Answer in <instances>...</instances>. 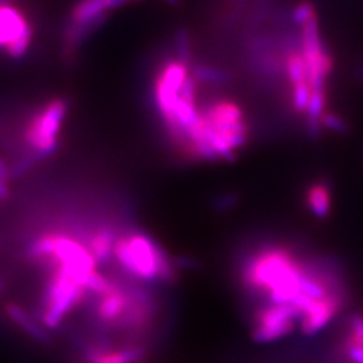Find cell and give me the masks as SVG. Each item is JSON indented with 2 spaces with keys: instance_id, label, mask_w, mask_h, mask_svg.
<instances>
[{
  "instance_id": "cell-1",
  "label": "cell",
  "mask_w": 363,
  "mask_h": 363,
  "mask_svg": "<svg viewBox=\"0 0 363 363\" xmlns=\"http://www.w3.org/2000/svg\"><path fill=\"white\" fill-rule=\"evenodd\" d=\"M308 267L284 247H267L247 261L244 284L264 295L269 304L295 306L304 296L301 283ZM307 296V295H306Z\"/></svg>"
},
{
  "instance_id": "cell-2",
  "label": "cell",
  "mask_w": 363,
  "mask_h": 363,
  "mask_svg": "<svg viewBox=\"0 0 363 363\" xmlns=\"http://www.w3.org/2000/svg\"><path fill=\"white\" fill-rule=\"evenodd\" d=\"M115 257L125 272L142 281L172 283L177 277L175 262L152 237L143 232H130L118 237Z\"/></svg>"
},
{
  "instance_id": "cell-3",
  "label": "cell",
  "mask_w": 363,
  "mask_h": 363,
  "mask_svg": "<svg viewBox=\"0 0 363 363\" xmlns=\"http://www.w3.org/2000/svg\"><path fill=\"white\" fill-rule=\"evenodd\" d=\"M28 256L31 259L52 262L54 268L62 269L84 288L97 265V261L88 247L74 237L62 233L39 237L28 247Z\"/></svg>"
},
{
  "instance_id": "cell-4",
  "label": "cell",
  "mask_w": 363,
  "mask_h": 363,
  "mask_svg": "<svg viewBox=\"0 0 363 363\" xmlns=\"http://www.w3.org/2000/svg\"><path fill=\"white\" fill-rule=\"evenodd\" d=\"M69 111L64 99H52L28 121L25 140L30 147V155L37 160L46 159L58 150L60 132Z\"/></svg>"
},
{
  "instance_id": "cell-5",
  "label": "cell",
  "mask_w": 363,
  "mask_h": 363,
  "mask_svg": "<svg viewBox=\"0 0 363 363\" xmlns=\"http://www.w3.org/2000/svg\"><path fill=\"white\" fill-rule=\"evenodd\" d=\"M85 288L78 284L67 273L54 268L42 298V323L54 330L64 322L66 315L73 311L85 295Z\"/></svg>"
},
{
  "instance_id": "cell-6",
  "label": "cell",
  "mask_w": 363,
  "mask_h": 363,
  "mask_svg": "<svg viewBox=\"0 0 363 363\" xmlns=\"http://www.w3.org/2000/svg\"><path fill=\"white\" fill-rule=\"evenodd\" d=\"M301 52L312 91H325L327 79L334 69V61L323 43L318 18L301 27Z\"/></svg>"
},
{
  "instance_id": "cell-7",
  "label": "cell",
  "mask_w": 363,
  "mask_h": 363,
  "mask_svg": "<svg viewBox=\"0 0 363 363\" xmlns=\"http://www.w3.org/2000/svg\"><path fill=\"white\" fill-rule=\"evenodd\" d=\"M301 312L292 304H267L255 313L252 337L257 343H271L289 335Z\"/></svg>"
},
{
  "instance_id": "cell-8",
  "label": "cell",
  "mask_w": 363,
  "mask_h": 363,
  "mask_svg": "<svg viewBox=\"0 0 363 363\" xmlns=\"http://www.w3.org/2000/svg\"><path fill=\"white\" fill-rule=\"evenodd\" d=\"M189 65L181 60H169L162 66L155 81V104L164 124L169 121L175 104L181 96L182 88L190 76Z\"/></svg>"
},
{
  "instance_id": "cell-9",
  "label": "cell",
  "mask_w": 363,
  "mask_h": 363,
  "mask_svg": "<svg viewBox=\"0 0 363 363\" xmlns=\"http://www.w3.org/2000/svg\"><path fill=\"white\" fill-rule=\"evenodd\" d=\"M342 295L334 294L320 300H313L311 306L303 312L300 330L306 335H313L322 331L337 315L342 307Z\"/></svg>"
},
{
  "instance_id": "cell-10",
  "label": "cell",
  "mask_w": 363,
  "mask_h": 363,
  "mask_svg": "<svg viewBox=\"0 0 363 363\" xmlns=\"http://www.w3.org/2000/svg\"><path fill=\"white\" fill-rule=\"evenodd\" d=\"M31 31L34 28L28 23L25 13L11 3H0V50L4 49L6 52L16 39Z\"/></svg>"
},
{
  "instance_id": "cell-11",
  "label": "cell",
  "mask_w": 363,
  "mask_h": 363,
  "mask_svg": "<svg viewBox=\"0 0 363 363\" xmlns=\"http://www.w3.org/2000/svg\"><path fill=\"white\" fill-rule=\"evenodd\" d=\"M130 304V294L117 286L112 292L100 296L96 313L103 323L118 325Z\"/></svg>"
},
{
  "instance_id": "cell-12",
  "label": "cell",
  "mask_w": 363,
  "mask_h": 363,
  "mask_svg": "<svg viewBox=\"0 0 363 363\" xmlns=\"http://www.w3.org/2000/svg\"><path fill=\"white\" fill-rule=\"evenodd\" d=\"M6 313L10 318V320L13 325H18L23 333L33 337L39 343H49L50 342V334L43 325H39L38 322L28 313L25 311L21 306L18 304H7L6 306Z\"/></svg>"
},
{
  "instance_id": "cell-13",
  "label": "cell",
  "mask_w": 363,
  "mask_h": 363,
  "mask_svg": "<svg viewBox=\"0 0 363 363\" xmlns=\"http://www.w3.org/2000/svg\"><path fill=\"white\" fill-rule=\"evenodd\" d=\"M116 235L109 226H103L91 234L88 242V249L97 264H106L112 256H115Z\"/></svg>"
},
{
  "instance_id": "cell-14",
  "label": "cell",
  "mask_w": 363,
  "mask_h": 363,
  "mask_svg": "<svg viewBox=\"0 0 363 363\" xmlns=\"http://www.w3.org/2000/svg\"><path fill=\"white\" fill-rule=\"evenodd\" d=\"M306 202L316 218H325L331 210V193L325 183H313L308 187Z\"/></svg>"
},
{
  "instance_id": "cell-15",
  "label": "cell",
  "mask_w": 363,
  "mask_h": 363,
  "mask_svg": "<svg viewBox=\"0 0 363 363\" xmlns=\"http://www.w3.org/2000/svg\"><path fill=\"white\" fill-rule=\"evenodd\" d=\"M111 0H79L70 13L69 22H86L108 15Z\"/></svg>"
},
{
  "instance_id": "cell-16",
  "label": "cell",
  "mask_w": 363,
  "mask_h": 363,
  "mask_svg": "<svg viewBox=\"0 0 363 363\" xmlns=\"http://www.w3.org/2000/svg\"><path fill=\"white\" fill-rule=\"evenodd\" d=\"M286 74L291 86H295L303 82H308L307 67L301 50H294L286 55Z\"/></svg>"
},
{
  "instance_id": "cell-17",
  "label": "cell",
  "mask_w": 363,
  "mask_h": 363,
  "mask_svg": "<svg viewBox=\"0 0 363 363\" xmlns=\"http://www.w3.org/2000/svg\"><path fill=\"white\" fill-rule=\"evenodd\" d=\"M291 100L292 108L298 115H306L308 104L311 100L312 89L308 82H303L295 86H291Z\"/></svg>"
},
{
  "instance_id": "cell-18",
  "label": "cell",
  "mask_w": 363,
  "mask_h": 363,
  "mask_svg": "<svg viewBox=\"0 0 363 363\" xmlns=\"http://www.w3.org/2000/svg\"><path fill=\"white\" fill-rule=\"evenodd\" d=\"M144 355L143 347H130L124 350L108 351L100 363H138Z\"/></svg>"
},
{
  "instance_id": "cell-19",
  "label": "cell",
  "mask_w": 363,
  "mask_h": 363,
  "mask_svg": "<svg viewBox=\"0 0 363 363\" xmlns=\"http://www.w3.org/2000/svg\"><path fill=\"white\" fill-rule=\"evenodd\" d=\"M116 286L117 284L109 281L103 274H100L96 271L91 273V276L88 277L86 283H85V289L91 292V294L99 295V296H103V295L112 292Z\"/></svg>"
},
{
  "instance_id": "cell-20",
  "label": "cell",
  "mask_w": 363,
  "mask_h": 363,
  "mask_svg": "<svg viewBox=\"0 0 363 363\" xmlns=\"http://www.w3.org/2000/svg\"><path fill=\"white\" fill-rule=\"evenodd\" d=\"M193 76L198 81L210 82V84H222L229 79V74L222 72L220 69L210 67V66L198 65L193 70Z\"/></svg>"
},
{
  "instance_id": "cell-21",
  "label": "cell",
  "mask_w": 363,
  "mask_h": 363,
  "mask_svg": "<svg viewBox=\"0 0 363 363\" xmlns=\"http://www.w3.org/2000/svg\"><path fill=\"white\" fill-rule=\"evenodd\" d=\"M313 18H316V10L315 6L310 1H300L291 13L292 22L300 27L308 23Z\"/></svg>"
},
{
  "instance_id": "cell-22",
  "label": "cell",
  "mask_w": 363,
  "mask_h": 363,
  "mask_svg": "<svg viewBox=\"0 0 363 363\" xmlns=\"http://www.w3.org/2000/svg\"><path fill=\"white\" fill-rule=\"evenodd\" d=\"M175 52L177 58L181 60L184 64H190L191 60V43H190V37L186 30H181L175 35Z\"/></svg>"
},
{
  "instance_id": "cell-23",
  "label": "cell",
  "mask_w": 363,
  "mask_h": 363,
  "mask_svg": "<svg viewBox=\"0 0 363 363\" xmlns=\"http://www.w3.org/2000/svg\"><path fill=\"white\" fill-rule=\"evenodd\" d=\"M320 127L335 133H346L349 130V124L343 117L328 111L320 118Z\"/></svg>"
},
{
  "instance_id": "cell-24",
  "label": "cell",
  "mask_w": 363,
  "mask_h": 363,
  "mask_svg": "<svg viewBox=\"0 0 363 363\" xmlns=\"http://www.w3.org/2000/svg\"><path fill=\"white\" fill-rule=\"evenodd\" d=\"M347 340L355 343H363V316L354 315L350 319V334Z\"/></svg>"
},
{
  "instance_id": "cell-25",
  "label": "cell",
  "mask_w": 363,
  "mask_h": 363,
  "mask_svg": "<svg viewBox=\"0 0 363 363\" xmlns=\"http://www.w3.org/2000/svg\"><path fill=\"white\" fill-rule=\"evenodd\" d=\"M346 354L352 363H363V343L346 340Z\"/></svg>"
},
{
  "instance_id": "cell-26",
  "label": "cell",
  "mask_w": 363,
  "mask_h": 363,
  "mask_svg": "<svg viewBox=\"0 0 363 363\" xmlns=\"http://www.w3.org/2000/svg\"><path fill=\"white\" fill-rule=\"evenodd\" d=\"M10 198V187L4 179H0V201H7Z\"/></svg>"
},
{
  "instance_id": "cell-27",
  "label": "cell",
  "mask_w": 363,
  "mask_h": 363,
  "mask_svg": "<svg viewBox=\"0 0 363 363\" xmlns=\"http://www.w3.org/2000/svg\"><path fill=\"white\" fill-rule=\"evenodd\" d=\"M9 178H11L10 175V169L6 163V160L3 157H0V179H4V181H9Z\"/></svg>"
},
{
  "instance_id": "cell-28",
  "label": "cell",
  "mask_w": 363,
  "mask_h": 363,
  "mask_svg": "<svg viewBox=\"0 0 363 363\" xmlns=\"http://www.w3.org/2000/svg\"><path fill=\"white\" fill-rule=\"evenodd\" d=\"M163 1H166L167 4H171V6H178L181 3V0H163Z\"/></svg>"
},
{
  "instance_id": "cell-29",
  "label": "cell",
  "mask_w": 363,
  "mask_h": 363,
  "mask_svg": "<svg viewBox=\"0 0 363 363\" xmlns=\"http://www.w3.org/2000/svg\"><path fill=\"white\" fill-rule=\"evenodd\" d=\"M3 288H4V283L0 280V294L3 292Z\"/></svg>"
},
{
  "instance_id": "cell-30",
  "label": "cell",
  "mask_w": 363,
  "mask_h": 363,
  "mask_svg": "<svg viewBox=\"0 0 363 363\" xmlns=\"http://www.w3.org/2000/svg\"><path fill=\"white\" fill-rule=\"evenodd\" d=\"M0 3H3V4H7V3H11V0H0Z\"/></svg>"
},
{
  "instance_id": "cell-31",
  "label": "cell",
  "mask_w": 363,
  "mask_h": 363,
  "mask_svg": "<svg viewBox=\"0 0 363 363\" xmlns=\"http://www.w3.org/2000/svg\"><path fill=\"white\" fill-rule=\"evenodd\" d=\"M130 1H132V0H130Z\"/></svg>"
}]
</instances>
